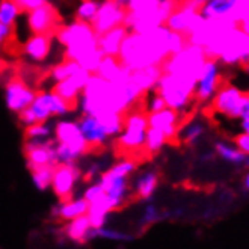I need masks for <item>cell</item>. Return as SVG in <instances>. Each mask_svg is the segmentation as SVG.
<instances>
[{
    "label": "cell",
    "instance_id": "obj_1",
    "mask_svg": "<svg viewBox=\"0 0 249 249\" xmlns=\"http://www.w3.org/2000/svg\"><path fill=\"white\" fill-rule=\"evenodd\" d=\"M172 31L165 24L148 34L128 32L118 53L120 62L130 71L160 65L171 56Z\"/></svg>",
    "mask_w": 249,
    "mask_h": 249
},
{
    "label": "cell",
    "instance_id": "obj_2",
    "mask_svg": "<svg viewBox=\"0 0 249 249\" xmlns=\"http://www.w3.org/2000/svg\"><path fill=\"white\" fill-rule=\"evenodd\" d=\"M53 36L64 49L65 59L74 61L89 74H95L103 53L98 49V35L89 23L72 20L61 24Z\"/></svg>",
    "mask_w": 249,
    "mask_h": 249
},
{
    "label": "cell",
    "instance_id": "obj_3",
    "mask_svg": "<svg viewBox=\"0 0 249 249\" xmlns=\"http://www.w3.org/2000/svg\"><path fill=\"white\" fill-rule=\"evenodd\" d=\"M53 141L56 146L57 165L77 163L89 153V146L82 133L77 120L61 118L53 123Z\"/></svg>",
    "mask_w": 249,
    "mask_h": 249
},
{
    "label": "cell",
    "instance_id": "obj_4",
    "mask_svg": "<svg viewBox=\"0 0 249 249\" xmlns=\"http://www.w3.org/2000/svg\"><path fill=\"white\" fill-rule=\"evenodd\" d=\"M196 80L162 72L154 91L163 98L166 107L187 116L189 109L195 105Z\"/></svg>",
    "mask_w": 249,
    "mask_h": 249
},
{
    "label": "cell",
    "instance_id": "obj_5",
    "mask_svg": "<svg viewBox=\"0 0 249 249\" xmlns=\"http://www.w3.org/2000/svg\"><path fill=\"white\" fill-rule=\"evenodd\" d=\"M136 168L138 162L135 159L124 157L106 168L97 180L118 209H121L130 198V177L136 172Z\"/></svg>",
    "mask_w": 249,
    "mask_h": 249
},
{
    "label": "cell",
    "instance_id": "obj_6",
    "mask_svg": "<svg viewBox=\"0 0 249 249\" xmlns=\"http://www.w3.org/2000/svg\"><path fill=\"white\" fill-rule=\"evenodd\" d=\"M74 106L57 95L53 89H44V91H36V95L34 101L31 103L27 109L20 112L18 121L27 127L35 123H46L52 121L53 118H64L67 116Z\"/></svg>",
    "mask_w": 249,
    "mask_h": 249
},
{
    "label": "cell",
    "instance_id": "obj_7",
    "mask_svg": "<svg viewBox=\"0 0 249 249\" xmlns=\"http://www.w3.org/2000/svg\"><path fill=\"white\" fill-rule=\"evenodd\" d=\"M148 130V113L142 107H133L124 113V125L116 136V145L125 154L143 153L145 135Z\"/></svg>",
    "mask_w": 249,
    "mask_h": 249
},
{
    "label": "cell",
    "instance_id": "obj_8",
    "mask_svg": "<svg viewBox=\"0 0 249 249\" xmlns=\"http://www.w3.org/2000/svg\"><path fill=\"white\" fill-rule=\"evenodd\" d=\"M206 61L207 56L204 50L187 42L180 52L168 56V59L162 64V71L166 74L196 80Z\"/></svg>",
    "mask_w": 249,
    "mask_h": 249
},
{
    "label": "cell",
    "instance_id": "obj_9",
    "mask_svg": "<svg viewBox=\"0 0 249 249\" xmlns=\"http://www.w3.org/2000/svg\"><path fill=\"white\" fill-rule=\"evenodd\" d=\"M246 91L232 82H222L214 97L207 105L212 120H222V121H239V112Z\"/></svg>",
    "mask_w": 249,
    "mask_h": 249
},
{
    "label": "cell",
    "instance_id": "obj_10",
    "mask_svg": "<svg viewBox=\"0 0 249 249\" xmlns=\"http://www.w3.org/2000/svg\"><path fill=\"white\" fill-rule=\"evenodd\" d=\"M217 62L224 67H245L249 64V35L236 26L228 34Z\"/></svg>",
    "mask_w": 249,
    "mask_h": 249
},
{
    "label": "cell",
    "instance_id": "obj_11",
    "mask_svg": "<svg viewBox=\"0 0 249 249\" xmlns=\"http://www.w3.org/2000/svg\"><path fill=\"white\" fill-rule=\"evenodd\" d=\"M222 82H224V74L221 71V64L214 59H207L196 79L195 105L207 106Z\"/></svg>",
    "mask_w": 249,
    "mask_h": 249
},
{
    "label": "cell",
    "instance_id": "obj_12",
    "mask_svg": "<svg viewBox=\"0 0 249 249\" xmlns=\"http://www.w3.org/2000/svg\"><path fill=\"white\" fill-rule=\"evenodd\" d=\"M82 178L83 171L77 163H59L54 166L50 189L57 199L64 201L74 196Z\"/></svg>",
    "mask_w": 249,
    "mask_h": 249
},
{
    "label": "cell",
    "instance_id": "obj_13",
    "mask_svg": "<svg viewBox=\"0 0 249 249\" xmlns=\"http://www.w3.org/2000/svg\"><path fill=\"white\" fill-rule=\"evenodd\" d=\"M26 27L31 35L36 34H54L61 26V17L56 8L49 2L34 11L26 12Z\"/></svg>",
    "mask_w": 249,
    "mask_h": 249
},
{
    "label": "cell",
    "instance_id": "obj_14",
    "mask_svg": "<svg viewBox=\"0 0 249 249\" xmlns=\"http://www.w3.org/2000/svg\"><path fill=\"white\" fill-rule=\"evenodd\" d=\"M23 153L26 166L31 171L34 168L46 166V165H57V157H56V146L54 141L46 139V141H29L24 139L23 145Z\"/></svg>",
    "mask_w": 249,
    "mask_h": 249
},
{
    "label": "cell",
    "instance_id": "obj_15",
    "mask_svg": "<svg viewBox=\"0 0 249 249\" xmlns=\"http://www.w3.org/2000/svg\"><path fill=\"white\" fill-rule=\"evenodd\" d=\"M125 6L113 2V0H100L95 18L92 20L91 26L97 35H101L113 27L123 26L125 21Z\"/></svg>",
    "mask_w": 249,
    "mask_h": 249
},
{
    "label": "cell",
    "instance_id": "obj_16",
    "mask_svg": "<svg viewBox=\"0 0 249 249\" xmlns=\"http://www.w3.org/2000/svg\"><path fill=\"white\" fill-rule=\"evenodd\" d=\"M35 95L36 91L21 79H11L5 85L3 89V100L6 109L16 115H18L20 112L31 106Z\"/></svg>",
    "mask_w": 249,
    "mask_h": 249
},
{
    "label": "cell",
    "instance_id": "obj_17",
    "mask_svg": "<svg viewBox=\"0 0 249 249\" xmlns=\"http://www.w3.org/2000/svg\"><path fill=\"white\" fill-rule=\"evenodd\" d=\"M202 20L204 17L199 12V9L189 6L180 0L177 6H175V9L171 12V16L168 17L165 26L171 29L172 32L181 34L183 36L187 38V35L192 32Z\"/></svg>",
    "mask_w": 249,
    "mask_h": 249
},
{
    "label": "cell",
    "instance_id": "obj_18",
    "mask_svg": "<svg viewBox=\"0 0 249 249\" xmlns=\"http://www.w3.org/2000/svg\"><path fill=\"white\" fill-rule=\"evenodd\" d=\"M54 36L52 34L29 35L21 44V54L32 64L46 62L53 52Z\"/></svg>",
    "mask_w": 249,
    "mask_h": 249
},
{
    "label": "cell",
    "instance_id": "obj_19",
    "mask_svg": "<svg viewBox=\"0 0 249 249\" xmlns=\"http://www.w3.org/2000/svg\"><path fill=\"white\" fill-rule=\"evenodd\" d=\"M184 116L169 107L148 113V127L157 128L168 138L169 142H175L178 138V130Z\"/></svg>",
    "mask_w": 249,
    "mask_h": 249
},
{
    "label": "cell",
    "instance_id": "obj_20",
    "mask_svg": "<svg viewBox=\"0 0 249 249\" xmlns=\"http://www.w3.org/2000/svg\"><path fill=\"white\" fill-rule=\"evenodd\" d=\"M89 72H88L86 70L80 68L77 72H74L72 76H70L68 79L59 82V83H54L52 89L59 95L62 97L67 103H70L71 106L76 107V103L77 100L83 91V88L88 82V79H89Z\"/></svg>",
    "mask_w": 249,
    "mask_h": 249
},
{
    "label": "cell",
    "instance_id": "obj_21",
    "mask_svg": "<svg viewBox=\"0 0 249 249\" xmlns=\"http://www.w3.org/2000/svg\"><path fill=\"white\" fill-rule=\"evenodd\" d=\"M79 125H80V130L88 142V146H89V150L94 151L97 148H101V146H105L110 138L107 136L106 130L103 127V124L100 123L98 118L95 116H91V115H80V118L77 120Z\"/></svg>",
    "mask_w": 249,
    "mask_h": 249
},
{
    "label": "cell",
    "instance_id": "obj_22",
    "mask_svg": "<svg viewBox=\"0 0 249 249\" xmlns=\"http://www.w3.org/2000/svg\"><path fill=\"white\" fill-rule=\"evenodd\" d=\"M64 232H65V237L76 245H85L88 242L97 239V228L91 227L88 214H83V216H79L76 219L68 221L67 225L64 227Z\"/></svg>",
    "mask_w": 249,
    "mask_h": 249
},
{
    "label": "cell",
    "instance_id": "obj_23",
    "mask_svg": "<svg viewBox=\"0 0 249 249\" xmlns=\"http://www.w3.org/2000/svg\"><path fill=\"white\" fill-rule=\"evenodd\" d=\"M162 67L160 65H153V67H145L136 71H131L130 74V82L135 86V89L141 94L143 98L148 92L154 91V88L162 76Z\"/></svg>",
    "mask_w": 249,
    "mask_h": 249
},
{
    "label": "cell",
    "instance_id": "obj_24",
    "mask_svg": "<svg viewBox=\"0 0 249 249\" xmlns=\"http://www.w3.org/2000/svg\"><path fill=\"white\" fill-rule=\"evenodd\" d=\"M52 216L59 221L68 222L71 219H76L79 216H83L88 213V202L83 199V196H71L68 199L59 201L54 207H52Z\"/></svg>",
    "mask_w": 249,
    "mask_h": 249
},
{
    "label": "cell",
    "instance_id": "obj_25",
    "mask_svg": "<svg viewBox=\"0 0 249 249\" xmlns=\"http://www.w3.org/2000/svg\"><path fill=\"white\" fill-rule=\"evenodd\" d=\"M159 183H160L159 172L156 169H145L136 175L133 183L130 186H131V190H133V194L136 195V198L142 201H148L156 194Z\"/></svg>",
    "mask_w": 249,
    "mask_h": 249
},
{
    "label": "cell",
    "instance_id": "obj_26",
    "mask_svg": "<svg viewBox=\"0 0 249 249\" xmlns=\"http://www.w3.org/2000/svg\"><path fill=\"white\" fill-rule=\"evenodd\" d=\"M95 74H98L100 77H103L107 82H124L130 77L131 71L120 62L118 57L103 56Z\"/></svg>",
    "mask_w": 249,
    "mask_h": 249
},
{
    "label": "cell",
    "instance_id": "obj_27",
    "mask_svg": "<svg viewBox=\"0 0 249 249\" xmlns=\"http://www.w3.org/2000/svg\"><path fill=\"white\" fill-rule=\"evenodd\" d=\"M127 34H128L127 27L123 24L98 35V49L103 53V56H115V57L118 56L121 44L127 36Z\"/></svg>",
    "mask_w": 249,
    "mask_h": 249
},
{
    "label": "cell",
    "instance_id": "obj_28",
    "mask_svg": "<svg viewBox=\"0 0 249 249\" xmlns=\"http://www.w3.org/2000/svg\"><path fill=\"white\" fill-rule=\"evenodd\" d=\"M207 131V125L206 121L202 118H190L186 123H181L180 130H178V138L177 141L184 143V145H196Z\"/></svg>",
    "mask_w": 249,
    "mask_h": 249
},
{
    "label": "cell",
    "instance_id": "obj_29",
    "mask_svg": "<svg viewBox=\"0 0 249 249\" xmlns=\"http://www.w3.org/2000/svg\"><path fill=\"white\" fill-rule=\"evenodd\" d=\"M214 153L222 160H225V162H228V163H232V165H243L245 159H246V156L237 148L236 145H234L232 141L230 142V141H225V139L216 141Z\"/></svg>",
    "mask_w": 249,
    "mask_h": 249
},
{
    "label": "cell",
    "instance_id": "obj_30",
    "mask_svg": "<svg viewBox=\"0 0 249 249\" xmlns=\"http://www.w3.org/2000/svg\"><path fill=\"white\" fill-rule=\"evenodd\" d=\"M82 67L74 62V61H70V59H65L61 62L54 64L50 70H49V80L54 85V83H59L65 79H68L70 76H72L74 72H77Z\"/></svg>",
    "mask_w": 249,
    "mask_h": 249
},
{
    "label": "cell",
    "instance_id": "obj_31",
    "mask_svg": "<svg viewBox=\"0 0 249 249\" xmlns=\"http://www.w3.org/2000/svg\"><path fill=\"white\" fill-rule=\"evenodd\" d=\"M166 143H169V141L162 131L157 130V128H153V127H148L146 135H145L143 153L148 154V156H154V154L162 151Z\"/></svg>",
    "mask_w": 249,
    "mask_h": 249
},
{
    "label": "cell",
    "instance_id": "obj_32",
    "mask_svg": "<svg viewBox=\"0 0 249 249\" xmlns=\"http://www.w3.org/2000/svg\"><path fill=\"white\" fill-rule=\"evenodd\" d=\"M53 165H46V166H39L31 169V180L35 189H38L39 192H46L52 186V178H53Z\"/></svg>",
    "mask_w": 249,
    "mask_h": 249
},
{
    "label": "cell",
    "instance_id": "obj_33",
    "mask_svg": "<svg viewBox=\"0 0 249 249\" xmlns=\"http://www.w3.org/2000/svg\"><path fill=\"white\" fill-rule=\"evenodd\" d=\"M53 138V123H35L24 127V139L29 141H46Z\"/></svg>",
    "mask_w": 249,
    "mask_h": 249
},
{
    "label": "cell",
    "instance_id": "obj_34",
    "mask_svg": "<svg viewBox=\"0 0 249 249\" xmlns=\"http://www.w3.org/2000/svg\"><path fill=\"white\" fill-rule=\"evenodd\" d=\"M98 2L100 0H80L74 8V20L91 24L92 20L95 18Z\"/></svg>",
    "mask_w": 249,
    "mask_h": 249
},
{
    "label": "cell",
    "instance_id": "obj_35",
    "mask_svg": "<svg viewBox=\"0 0 249 249\" xmlns=\"http://www.w3.org/2000/svg\"><path fill=\"white\" fill-rule=\"evenodd\" d=\"M21 14L23 12L12 0H0V23L16 26Z\"/></svg>",
    "mask_w": 249,
    "mask_h": 249
},
{
    "label": "cell",
    "instance_id": "obj_36",
    "mask_svg": "<svg viewBox=\"0 0 249 249\" xmlns=\"http://www.w3.org/2000/svg\"><path fill=\"white\" fill-rule=\"evenodd\" d=\"M162 0H127L125 9L131 14H145L159 9Z\"/></svg>",
    "mask_w": 249,
    "mask_h": 249
},
{
    "label": "cell",
    "instance_id": "obj_37",
    "mask_svg": "<svg viewBox=\"0 0 249 249\" xmlns=\"http://www.w3.org/2000/svg\"><path fill=\"white\" fill-rule=\"evenodd\" d=\"M97 239H105V240H110V242H128L133 237L130 236L125 231H120V230H113V228H107L106 225L97 230Z\"/></svg>",
    "mask_w": 249,
    "mask_h": 249
},
{
    "label": "cell",
    "instance_id": "obj_38",
    "mask_svg": "<svg viewBox=\"0 0 249 249\" xmlns=\"http://www.w3.org/2000/svg\"><path fill=\"white\" fill-rule=\"evenodd\" d=\"M142 109L146 112V113H153V112H157V110H162L166 107L163 98L160 97L156 91H151L146 94L143 98H142Z\"/></svg>",
    "mask_w": 249,
    "mask_h": 249
},
{
    "label": "cell",
    "instance_id": "obj_39",
    "mask_svg": "<svg viewBox=\"0 0 249 249\" xmlns=\"http://www.w3.org/2000/svg\"><path fill=\"white\" fill-rule=\"evenodd\" d=\"M14 3H16L18 6V9L21 12H29V11H34L42 5H46L49 3V0H12Z\"/></svg>",
    "mask_w": 249,
    "mask_h": 249
},
{
    "label": "cell",
    "instance_id": "obj_40",
    "mask_svg": "<svg viewBox=\"0 0 249 249\" xmlns=\"http://www.w3.org/2000/svg\"><path fill=\"white\" fill-rule=\"evenodd\" d=\"M232 142L245 156H249V135L248 133L237 131V135L232 136Z\"/></svg>",
    "mask_w": 249,
    "mask_h": 249
},
{
    "label": "cell",
    "instance_id": "obj_41",
    "mask_svg": "<svg viewBox=\"0 0 249 249\" xmlns=\"http://www.w3.org/2000/svg\"><path fill=\"white\" fill-rule=\"evenodd\" d=\"M159 219H160V213H159L157 207L153 206V204H148V206L145 207V212H143L142 224H145V225H151V224L157 222Z\"/></svg>",
    "mask_w": 249,
    "mask_h": 249
},
{
    "label": "cell",
    "instance_id": "obj_42",
    "mask_svg": "<svg viewBox=\"0 0 249 249\" xmlns=\"http://www.w3.org/2000/svg\"><path fill=\"white\" fill-rule=\"evenodd\" d=\"M12 36H14V26L0 23V46H5Z\"/></svg>",
    "mask_w": 249,
    "mask_h": 249
},
{
    "label": "cell",
    "instance_id": "obj_43",
    "mask_svg": "<svg viewBox=\"0 0 249 249\" xmlns=\"http://www.w3.org/2000/svg\"><path fill=\"white\" fill-rule=\"evenodd\" d=\"M239 121H248L249 123V94H245L240 112H239Z\"/></svg>",
    "mask_w": 249,
    "mask_h": 249
},
{
    "label": "cell",
    "instance_id": "obj_44",
    "mask_svg": "<svg viewBox=\"0 0 249 249\" xmlns=\"http://www.w3.org/2000/svg\"><path fill=\"white\" fill-rule=\"evenodd\" d=\"M239 130L249 135V123L248 121H239Z\"/></svg>",
    "mask_w": 249,
    "mask_h": 249
},
{
    "label": "cell",
    "instance_id": "obj_45",
    "mask_svg": "<svg viewBox=\"0 0 249 249\" xmlns=\"http://www.w3.org/2000/svg\"><path fill=\"white\" fill-rule=\"evenodd\" d=\"M245 187H246V189L249 190V172H248V174L245 175Z\"/></svg>",
    "mask_w": 249,
    "mask_h": 249
},
{
    "label": "cell",
    "instance_id": "obj_46",
    "mask_svg": "<svg viewBox=\"0 0 249 249\" xmlns=\"http://www.w3.org/2000/svg\"><path fill=\"white\" fill-rule=\"evenodd\" d=\"M113 2H116V3H120V5L125 6V3H127V0H113Z\"/></svg>",
    "mask_w": 249,
    "mask_h": 249
},
{
    "label": "cell",
    "instance_id": "obj_47",
    "mask_svg": "<svg viewBox=\"0 0 249 249\" xmlns=\"http://www.w3.org/2000/svg\"><path fill=\"white\" fill-rule=\"evenodd\" d=\"M242 68H243V71L246 72V74L249 76V64H248V65H245V67H242Z\"/></svg>",
    "mask_w": 249,
    "mask_h": 249
},
{
    "label": "cell",
    "instance_id": "obj_48",
    "mask_svg": "<svg viewBox=\"0 0 249 249\" xmlns=\"http://www.w3.org/2000/svg\"><path fill=\"white\" fill-rule=\"evenodd\" d=\"M243 165L249 168V156H246V159H245V163H243Z\"/></svg>",
    "mask_w": 249,
    "mask_h": 249
},
{
    "label": "cell",
    "instance_id": "obj_49",
    "mask_svg": "<svg viewBox=\"0 0 249 249\" xmlns=\"http://www.w3.org/2000/svg\"><path fill=\"white\" fill-rule=\"evenodd\" d=\"M169 2H180V0H169Z\"/></svg>",
    "mask_w": 249,
    "mask_h": 249
},
{
    "label": "cell",
    "instance_id": "obj_50",
    "mask_svg": "<svg viewBox=\"0 0 249 249\" xmlns=\"http://www.w3.org/2000/svg\"><path fill=\"white\" fill-rule=\"evenodd\" d=\"M246 94H249V88H248V89H246Z\"/></svg>",
    "mask_w": 249,
    "mask_h": 249
},
{
    "label": "cell",
    "instance_id": "obj_51",
    "mask_svg": "<svg viewBox=\"0 0 249 249\" xmlns=\"http://www.w3.org/2000/svg\"><path fill=\"white\" fill-rule=\"evenodd\" d=\"M0 249H2V248H0Z\"/></svg>",
    "mask_w": 249,
    "mask_h": 249
},
{
    "label": "cell",
    "instance_id": "obj_52",
    "mask_svg": "<svg viewBox=\"0 0 249 249\" xmlns=\"http://www.w3.org/2000/svg\"><path fill=\"white\" fill-rule=\"evenodd\" d=\"M248 12H249V11H248Z\"/></svg>",
    "mask_w": 249,
    "mask_h": 249
}]
</instances>
